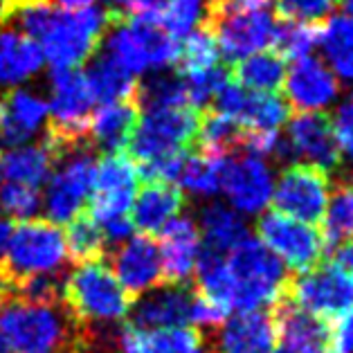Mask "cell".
Here are the masks:
<instances>
[{
    "instance_id": "6da1fadb",
    "label": "cell",
    "mask_w": 353,
    "mask_h": 353,
    "mask_svg": "<svg viewBox=\"0 0 353 353\" xmlns=\"http://www.w3.org/2000/svg\"><path fill=\"white\" fill-rule=\"evenodd\" d=\"M0 347L7 353H79L83 329L59 301L5 299L0 308Z\"/></svg>"
},
{
    "instance_id": "7a4b0ae2",
    "label": "cell",
    "mask_w": 353,
    "mask_h": 353,
    "mask_svg": "<svg viewBox=\"0 0 353 353\" xmlns=\"http://www.w3.org/2000/svg\"><path fill=\"white\" fill-rule=\"evenodd\" d=\"M223 306L232 313L263 311L281 299L286 290V268L256 236H245L228 254Z\"/></svg>"
},
{
    "instance_id": "3957f363",
    "label": "cell",
    "mask_w": 353,
    "mask_h": 353,
    "mask_svg": "<svg viewBox=\"0 0 353 353\" xmlns=\"http://www.w3.org/2000/svg\"><path fill=\"white\" fill-rule=\"evenodd\" d=\"M68 261L65 234L48 219H28L12 228L5 252L0 254V288L5 299L25 281L59 274Z\"/></svg>"
},
{
    "instance_id": "277c9868",
    "label": "cell",
    "mask_w": 353,
    "mask_h": 353,
    "mask_svg": "<svg viewBox=\"0 0 353 353\" xmlns=\"http://www.w3.org/2000/svg\"><path fill=\"white\" fill-rule=\"evenodd\" d=\"M61 299L77 324L85 331L113 326L131 313L133 297L104 259L77 263L61 288Z\"/></svg>"
},
{
    "instance_id": "5b68a950",
    "label": "cell",
    "mask_w": 353,
    "mask_h": 353,
    "mask_svg": "<svg viewBox=\"0 0 353 353\" xmlns=\"http://www.w3.org/2000/svg\"><path fill=\"white\" fill-rule=\"evenodd\" d=\"M205 28L230 63L272 46L277 21L268 0H210Z\"/></svg>"
},
{
    "instance_id": "8992f818",
    "label": "cell",
    "mask_w": 353,
    "mask_h": 353,
    "mask_svg": "<svg viewBox=\"0 0 353 353\" xmlns=\"http://www.w3.org/2000/svg\"><path fill=\"white\" fill-rule=\"evenodd\" d=\"M198 124L201 110L189 104L140 108V119L126 146L128 156L137 167H144L174 153H183L196 140Z\"/></svg>"
},
{
    "instance_id": "52a82bcc",
    "label": "cell",
    "mask_w": 353,
    "mask_h": 353,
    "mask_svg": "<svg viewBox=\"0 0 353 353\" xmlns=\"http://www.w3.org/2000/svg\"><path fill=\"white\" fill-rule=\"evenodd\" d=\"M106 32V10H92V7L77 12L59 10L54 21L37 43L52 70H65V68H81L85 61H90Z\"/></svg>"
},
{
    "instance_id": "ba28073f",
    "label": "cell",
    "mask_w": 353,
    "mask_h": 353,
    "mask_svg": "<svg viewBox=\"0 0 353 353\" xmlns=\"http://www.w3.org/2000/svg\"><path fill=\"white\" fill-rule=\"evenodd\" d=\"M256 239L270 250L286 270L306 272L320 263L326 241L311 223L295 221L279 212H263L256 223Z\"/></svg>"
},
{
    "instance_id": "9c48e42d",
    "label": "cell",
    "mask_w": 353,
    "mask_h": 353,
    "mask_svg": "<svg viewBox=\"0 0 353 353\" xmlns=\"http://www.w3.org/2000/svg\"><path fill=\"white\" fill-rule=\"evenodd\" d=\"M140 187V169L126 151L104 153L97 162L94 183L88 196V216L104 225L108 221L131 216L133 201Z\"/></svg>"
},
{
    "instance_id": "30bf717a",
    "label": "cell",
    "mask_w": 353,
    "mask_h": 353,
    "mask_svg": "<svg viewBox=\"0 0 353 353\" xmlns=\"http://www.w3.org/2000/svg\"><path fill=\"white\" fill-rule=\"evenodd\" d=\"M94 171H97V162L90 146L77 149L61 158V167L48 178L46 196H43V212L50 223L61 225L79 216L88 203Z\"/></svg>"
},
{
    "instance_id": "8fae6325",
    "label": "cell",
    "mask_w": 353,
    "mask_h": 353,
    "mask_svg": "<svg viewBox=\"0 0 353 353\" xmlns=\"http://www.w3.org/2000/svg\"><path fill=\"white\" fill-rule=\"evenodd\" d=\"M274 171L268 160L252 153L223 160L221 192L232 210L241 216H259L268 212L274 192Z\"/></svg>"
},
{
    "instance_id": "7c38bea8",
    "label": "cell",
    "mask_w": 353,
    "mask_h": 353,
    "mask_svg": "<svg viewBox=\"0 0 353 353\" xmlns=\"http://www.w3.org/2000/svg\"><path fill=\"white\" fill-rule=\"evenodd\" d=\"M329 196H331V183L320 169L306 165H292L274 178V192H272L274 212L295 221L311 223V225L322 221Z\"/></svg>"
},
{
    "instance_id": "4fadbf2b",
    "label": "cell",
    "mask_w": 353,
    "mask_h": 353,
    "mask_svg": "<svg viewBox=\"0 0 353 353\" xmlns=\"http://www.w3.org/2000/svg\"><path fill=\"white\" fill-rule=\"evenodd\" d=\"M295 308L317 320H335L353 308V279L335 265H315L292 283Z\"/></svg>"
},
{
    "instance_id": "5bb4252c",
    "label": "cell",
    "mask_w": 353,
    "mask_h": 353,
    "mask_svg": "<svg viewBox=\"0 0 353 353\" xmlns=\"http://www.w3.org/2000/svg\"><path fill=\"white\" fill-rule=\"evenodd\" d=\"M216 113L230 117L245 131H281L288 122V104L274 92H252L236 81H225L214 97Z\"/></svg>"
},
{
    "instance_id": "9a60e30c",
    "label": "cell",
    "mask_w": 353,
    "mask_h": 353,
    "mask_svg": "<svg viewBox=\"0 0 353 353\" xmlns=\"http://www.w3.org/2000/svg\"><path fill=\"white\" fill-rule=\"evenodd\" d=\"M281 88L286 92V104L299 113H324L340 99V79L315 54L295 59Z\"/></svg>"
},
{
    "instance_id": "2e32d148",
    "label": "cell",
    "mask_w": 353,
    "mask_h": 353,
    "mask_svg": "<svg viewBox=\"0 0 353 353\" xmlns=\"http://www.w3.org/2000/svg\"><path fill=\"white\" fill-rule=\"evenodd\" d=\"M286 156H292L299 165L331 171L340 165V144L335 137L331 119L324 113H299L288 122L283 135Z\"/></svg>"
},
{
    "instance_id": "e0dca14e",
    "label": "cell",
    "mask_w": 353,
    "mask_h": 353,
    "mask_svg": "<svg viewBox=\"0 0 353 353\" xmlns=\"http://www.w3.org/2000/svg\"><path fill=\"white\" fill-rule=\"evenodd\" d=\"M113 270L133 301L162 283L160 250L153 236H128L113 250Z\"/></svg>"
},
{
    "instance_id": "ac0fdd59",
    "label": "cell",
    "mask_w": 353,
    "mask_h": 353,
    "mask_svg": "<svg viewBox=\"0 0 353 353\" xmlns=\"http://www.w3.org/2000/svg\"><path fill=\"white\" fill-rule=\"evenodd\" d=\"M160 263L162 281L185 283L196 272L203 241L196 221L189 216H176L160 230Z\"/></svg>"
},
{
    "instance_id": "d6986e66",
    "label": "cell",
    "mask_w": 353,
    "mask_h": 353,
    "mask_svg": "<svg viewBox=\"0 0 353 353\" xmlns=\"http://www.w3.org/2000/svg\"><path fill=\"white\" fill-rule=\"evenodd\" d=\"M194 292L185 283H160L131 306V324L142 329H174L189 324Z\"/></svg>"
},
{
    "instance_id": "ffe728a7",
    "label": "cell",
    "mask_w": 353,
    "mask_h": 353,
    "mask_svg": "<svg viewBox=\"0 0 353 353\" xmlns=\"http://www.w3.org/2000/svg\"><path fill=\"white\" fill-rule=\"evenodd\" d=\"M277 342V322L268 313H234L228 317L214 340L216 353H272Z\"/></svg>"
},
{
    "instance_id": "44dd1931",
    "label": "cell",
    "mask_w": 353,
    "mask_h": 353,
    "mask_svg": "<svg viewBox=\"0 0 353 353\" xmlns=\"http://www.w3.org/2000/svg\"><path fill=\"white\" fill-rule=\"evenodd\" d=\"M48 122V104L37 94L10 88L0 97V140L10 146L28 144Z\"/></svg>"
},
{
    "instance_id": "7402d4cb",
    "label": "cell",
    "mask_w": 353,
    "mask_h": 353,
    "mask_svg": "<svg viewBox=\"0 0 353 353\" xmlns=\"http://www.w3.org/2000/svg\"><path fill=\"white\" fill-rule=\"evenodd\" d=\"M185 196L171 183H158V180H146L144 187L137 192L133 208H131V223L144 236L160 234V230L174 221L183 212Z\"/></svg>"
},
{
    "instance_id": "603a6c76",
    "label": "cell",
    "mask_w": 353,
    "mask_h": 353,
    "mask_svg": "<svg viewBox=\"0 0 353 353\" xmlns=\"http://www.w3.org/2000/svg\"><path fill=\"white\" fill-rule=\"evenodd\" d=\"M115 342L119 353H192L205 347L201 333L192 326L142 329L131 322L119 329Z\"/></svg>"
},
{
    "instance_id": "cb8c5ba5",
    "label": "cell",
    "mask_w": 353,
    "mask_h": 353,
    "mask_svg": "<svg viewBox=\"0 0 353 353\" xmlns=\"http://www.w3.org/2000/svg\"><path fill=\"white\" fill-rule=\"evenodd\" d=\"M137 119H140V104H137V99L101 104L99 108H94L90 117V146L104 153L126 151L137 126Z\"/></svg>"
},
{
    "instance_id": "d4e9b609",
    "label": "cell",
    "mask_w": 353,
    "mask_h": 353,
    "mask_svg": "<svg viewBox=\"0 0 353 353\" xmlns=\"http://www.w3.org/2000/svg\"><path fill=\"white\" fill-rule=\"evenodd\" d=\"M272 353H326V326L299 308H286L277 320Z\"/></svg>"
},
{
    "instance_id": "484cf974",
    "label": "cell",
    "mask_w": 353,
    "mask_h": 353,
    "mask_svg": "<svg viewBox=\"0 0 353 353\" xmlns=\"http://www.w3.org/2000/svg\"><path fill=\"white\" fill-rule=\"evenodd\" d=\"M54 153L46 142L41 144H19L0 156V174L10 183L41 187L52 176Z\"/></svg>"
},
{
    "instance_id": "4316f807",
    "label": "cell",
    "mask_w": 353,
    "mask_h": 353,
    "mask_svg": "<svg viewBox=\"0 0 353 353\" xmlns=\"http://www.w3.org/2000/svg\"><path fill=\"white\" fill-rule=\"evenodd\" d=\"M198 230H201L203 250L214 254H228L232 248L250 236L243 216L223 203H212L203 210Z\"/></svg>"
},
{
    "instance_id": "83f0119b",
    "label": "cell",
    "mask_w": 353,
    "mask_h": 353,
    "mask_svg": "<svg viewBox=\"0 0 353 353\" xmlns=\"http://www.w3.org/2000/svg\"><path fill=\"white\" fill-rule=\"evenodd\" d=\"M43 65L41 46L16 32L0 34V83L12 85L30 79Z\"/></svg>"
},
{
    "instance_id": "f1b7e54d",
    "label": "cell",
    "mask_w": 353,
    "mask_h": 353,
    "mask_svg": "<svg viewBox=\"0 0 353 353\" xmlns=\"http://www.w3.org/2000/svg\"><path fill=\"white\" fill-rule=\"evenodd\" d=\"M88 77L90 90L94 94V101L101 104H113V101H131L137 99L140 81L135 74L124 70L122 65L110 54H101L88 70H83Z\"/></svg>"
},
{
    "instance_id": "f546056e",
    "label": "cell",
    "mask_w": 353,
    "mask_h": 353,
    "mask_svg": "<svg viewBox=\"0 0 353 353\" xmlns=\"http://www.w3.org/2000/svg\"><path fill=\"white\" fill-rule=\"evenodd\" d=\"M57 12L52 0H0V28L39 41Z\"/></svg>"
},
{
    "instance_id": "4dcf8cb0",
    "label": "cell",
    "mask_w": 353,
    "mask_h": 353,
    "mask_svg": "<svg viewBox=\"0 0 353 353\" xmlns=\"http://www.w3.org/2000/svg\"><path fill=\"white\" fill-rule=\"evenodd\" d=\"M322 61L344 83H353V21L349 16H331L320 28Z\"/></svg>"
},
{
    "instance_id": "1f68e13d",
    "label": "cell",
    "mask_w": 353,
    "mask_h": 353,
    "mask_svg": "<svg viewBox=\"0 0 353 353\" xmlns=\"http://www.w3.org/2000/svg\"><path fill=\"white\" fill-rule=\"evenodd\" d=\"M286 77V63L277 52L261 50L241 59L234 70V81L252 92H277Z\"/></svg>"
},
{
    "instance_id": "d6a6232c",
    "label": "cell",
    "mask_w": 353,
    "mask_h": 353,
    "mask_svg": "<svg viewBox=\"0 0 353 353\" xmlns=\"http://www.w3.org/2000/svg\"><path fill=\"white\" fill-rule=\"evenodd\" d=\"M225 156H214V153H187V158L180 169L178 185L187 194L198 198H212L221 192V174Z\"/></svg>"
},
{
    "instance_id": "836d02e7",
    "label": "cell",
    "mask_w": 353,
    "mask_h": 353,
    "mask_svg": "<svg viewBox=\"0 0 353 353\" xmlns=\"http://www.w3.org/2000/svg\"><path fill=\"white\" fill-rule=\"evenodd\" d=\"M65 234V250L68 259L74 263L104 259L106 252V236L101 232L99 223H94L88 214H79L77 219L68 223Z\"/></svg>"
},
{
    "instance_id": "e575fe53",
    "label": "cell",
    "mask_w": 353,
    "mask_h": 353,
    "mask_svg": "<svg viewBox=\"0 0 353 353\" xmlns=\"http://www.w3.org/2000/svg\"><path fill=\"white\" fill-rule=\"evenodd\" d=\"M219 46L214 41V34L205 28H196L185 39H180V57H178V74L203 72L219 65Z\"/></svg>"
},
{
    "instance_id": "d590c367",
    "label": "cell",
    "mask_w": 353,
    "mask_h": 353,
    "mask_svg": "<svg viewBox=\"0 0 353 353\" xmlns=\"http://www.w3.org/2000/svg\"><path fill=\"white\" fill-rule=\"evenodd\" d=\"M320 46V25L301 23V21H283L277 23L274 30L272 48L281 59H301L313 54V50Z\"/></svg>"
},
{
    "instance_id": "8d00e7d4",
    "label": "cell",
    "mask_w": 353,
    "mask_h": 353,
    "mask_svg": "<svg viewBox=\"0 0 353 353\" xmlns=\"http://www.w3.org/2000/svg\"><path fill=\"white\" fill-rule=\"evenodd\" d=\"M322 221L324 241L342 243V241L353 239V180L331 189Z\"/></svg>"
},
{
    "instance_id": "74e56055",
    "label": "cell",
    "mask_w": 353,
    "mask_h": 353,
    "mask_svg": "<svg viewBox=\"0 0 353 353\" xmlns=\"http://www.w3.org/2000/svg\"><path fill=\"white\" fill-rule=\"evenodd\" d=\"M210 0H167L160 12L162 30L174 39H185L189 32L203 28L208 21Z\"/></svg>"
},
{
    "instance_id": "f35d334b",
    "label": "cell",
    "mask_w": 353,
    "mask_h": 353,
    "mask_svg": "<svg viewBox=\"0 0 353 353\" xmlns=\"http://www.w3.org/2000/svg\"><path fill=\"white\" fill-rule=\"evenodd\" d=\"M196 140L201 144L203 153H214V156H228V151L241 140V126L232 122L230 117L221 113H210L201 117Z\"/></svg>"
},
{
    "instance_id": "ab89813d",
    "label": "cell",
    "mask_w": 353,
    "mask_h": 353,
    "mask_svg": "<svg viewBox=\"0 0 353 353\" xmlns=\"http://www.w3.org/2000/svg\"><path fill=\"white\" fill-rule=\"evenodd\" d=\"M43 208V196L39 194V187L10 183L0 185V210L10 214L12 219L28 221L34 219V214Z\"/></svg>"
},
{
    "instance_id": "60d3db41",
    "label": "cell",
    "mask_w": 353,
    "mask_h": 353,
    "mask_svg": "<svg viewBox=\"0 0 353 353\" xmlns=\"http://www.w3.org/2000/svg\"><path fill=\"white\" fill-rule=\"evenodd\" d=\"M338 0H277V12L286 21L317 23L331 16Z\"/></svg>"
},
{
    "instance_id": "b9f144b4",
    "label": "cell",
    "mask_w": 353,
    "mask_h": 353,
    "mask_svg": "<svg viewBox=\"0 0 353 353\" xmlns=\"http://www.w3.org/2000/svg\"><path fill=\"white\" fill-rule=\"evenodd\" d=\"M230 317V311L216 299H212L203 292H194L192 308H189V324H194L196 329H219V326Z\"/></svg>"
},
{
    "instance_id": "7bdbcfd3",
    "label": "cell",
    "mask_w": 353,
    "mask_h": 353,
    "mask_svg": "<svg viewBox=\"0 0 353 353\" xmlns=\"http://www.w3.org/2000/svg\"><path fill=\"white\" fill-rule=\"evenodd\" d=\"M326 353H353V308L326 326Z\"/></svg>"
},
{
    "instance_id": "ee69618b",
    "label": "cell",
    "mask_w": 353,
    "mask_h": 353,
    "mask_svg": "<svg viewBox=\"0 0 353 353\" xmlns=\"http://www.w3.org/2000/svg\"><path fill=\"white\" fill-rule=\"evenodd\" d=\"M167 0H113L110 10H115L117 14L126 16H144V14H160Z\"/></svg>"
},
{
    "instance_id": "f6af8a7d",
    "label": "cell",
    "mask_w": 353,
    "mask_h": 353,
    "mask_svg": "<svg viewBox=\"0 0 353 353\" xmlns=\"http://www.w3.org/2000/svg\"><path fill=\"white\" fill-rule=\"evenodd\" d=\"M333 265L338 270H342L344 274H349V277L353 279V239L338 243V248H335V261H333Z\"/></svg>"
},
{
    "instance_id": "bcb514c9",
    "label": "cell",
    "mask_w": 353,
    "mask_h": 353,
    "mask_svg": "<svg viewBox=\"0 0 353 353\" xmlns=\"http://www.w3.org/2000/svg\"><path fill=\"white\" fill-rule=\"evenodd\" d=\"M52 3L61 7L63 12H77V10H85L94 0H52Z\"/></svg>"
},
{
    "instance_id": "7dc6e473",
    "label": "cell",
    "mask_w": 353,
    "mask_h": 353,
    "mask_svg": "<svg viewBox=\"0 0 353 353\" xmlns=\"http://www.w3.org/2000/svg\"><path fill=\"white\" fill-rule=\"evenodd\" d=\"M12 223L7 221L5 216H0V254L5 252V248H7V241H10L12 236Z\"/></svg>"
},
{
    "instance_id": "c3c4849f",
    "label": "cell",
    "mask_w": 353,
    "mask_h": 353,
    "mask_svg": "<svg viewBox=\"0 0 353 353\" xmlns=\"http://www.w3.org/2000/svg\"><path fill=\"white\" fill-rule=\"evenodd\" d=\"M338 144H340V153H344V156H347L349 162L353 165V135L351 137H344V140H340Z\"/></svg>"
},
{
    "instance_id": "681fc988",
    "label": "cell",
    "mask_w": 353,
    "mask_h": 353,
    "mask_svg": "<svg viewBox=\"0 0 353 353\" xmlns=\"http://www.w3.org/2000/svg\"><path fill=\"white\" fill-rule=\"evenodd\" d=\"M338 3H340V7L344 10V14H347L349 19L353 21V0H338Z\"/></svg>"
},
{
    "instance_id": "f907efd6",
    "label": "cell",
    "mask_w": 353,
    "mask_h": 353,
    "mask_svg": "<svg viewBox=\"0 0 353 353\" xmlns=\"http://www.w3.org/2000/svg\"><path fill=\"white\" fill-rule=\"evenodd\" d=\"M3 304H5V295H3V288H0V308H3Z\"/></svg>"
},
{
    "instance_id": "816d5d0a",
    "label": "cell",
    "mask_w": 353,
    "mask_h": 353,
    "mask_svg": "<svg viewBox=\"0 0 353 353\" xmlns=\"http://www.w3.org/2000/svg\"><path fill=\"white\" fill-rule=\"evenodd\" d=\"M0 353H7V351H5V349H3V347H0Z\"/></svg>"
},
{
    "instance_id": "f5cc1de1",
    "label": "cell",
    "mask_w": 353,
    "mask_h": 353,
    "mask_svg": "<svg viewBox=\"0 0 353 353\" xmlns=\"http://www.w3.org/2000/svg\"><path fill=\"white\" fill-rule=\"evenodd\" d=\"M79 353H88V351H85V349H81V351H79Z\"/></svg>"
}]
</instances>
